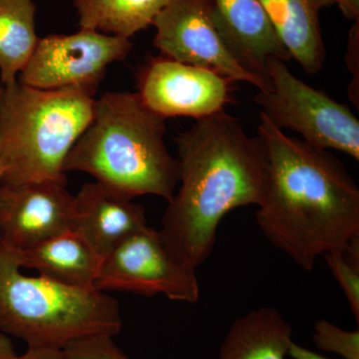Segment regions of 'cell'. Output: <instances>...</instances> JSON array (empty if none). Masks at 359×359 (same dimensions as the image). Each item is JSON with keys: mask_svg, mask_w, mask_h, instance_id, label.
<instances>
[{"mask_svg": "<svg viewBox=\"0 0 359 359\" xmlns=\"http://www.w3.org/2000/svg\"><path fill=\"white\" fill-rule=\"evenodd\" d=\"M346 295L356 323H359V238L344 250H335L325 256Z\"/></svg>", "mask_w": 359, "mask_h": 359, "instance_id": "obj_19", "label": "cell"}, {"mask_svg": "<svg viewBox=\"0 0 359 359\" xmlns=\"http://www.w3.org/2000/svg\"><path fill=\"white\" fill-rule=\"evenodd\" d=\"M289 355L294 359H330L320 353H314L311 349L306 348L299 346V344L292 342L290 347Z\"/></svg>", "mask_w": 359, "mask_h": 359, "instance_id": "obj_25", "label": "cell"}, {"mask_svg": "<svg viewBox=\"0 0 359 359\" xmlns=\"http://www.w3.org/2000/svg\"><path fill=\"white\" fill-rule=\"evenodd\" d=\"M97 89H39L18 80L4 85L0 184L66 179V157L91 121Z\"/></svg>", "mask_w": 359, "mask_h": 359, "instance_id": "obj_4", "label": "cell"}, {"mask_svg": "<svg viewBox=\"0 0 359 359\" xmlns=\"http://www.w3.org/2000/svg\"><path fill=\"white\" fill-rule=\"evenodd\" d=\"M111 335L94 334L73 340L62 348L65 359H130Z\"/></svg>", "mask_w": 359, "mask_h": 359, "instance_id": "obj_21", "label": "cell"}, {"mask_svg": "<svg viewBox=\"0 0 359 359\" xmlns=\"http://www.w3.org/2000/svg\"><path fill=\"white\" fill-rule=\"evenodd\" d=\"M33 0H0V83H13L37 42Z\"/></svg>", "mask_w": 359, "mask_h": 359, "instance_id": "obj_18", "label": "cell"}, {"mask_svg": "<svg viewBox=\"0 0 359 359\" xmlns=\"http://www.w3.org/2000/svg\"><path fill=\"white\" fill-rule=\"evenodd\" d=\"M13 250L0 245V332L27 346L63 348L94 334L115 337L123 321L117 301L98 290H83L20 271Z\"/></svg>", "mask_w": 359, "mask_h": 359, "instance_id": "obj_5", "label": "cell"}, {"mask_svg": "<svg viewBox=\"0 0 359 359\" xmlns=\"http://www.w3.org/2000/svg\"><path fill=\"white\" fill-rule=\"evenodd\" d=\"M74 198L72 231L102 257L148 226L142 205L100 182L85 184Z\"/></svg>", "mask_w": 359, "mask_h": 359, "instance_id": "obj_13", "label": "cell"}, {"mask_svg": "<svg viewBox=\"0 0 359 359\" xmlns=\"http://www.w3.org/2000/svg\"><path fill=\"white\" fill-rule=\"evenodd\" d=\"M153 25L154 45L163 56L218 73L230 81L247 82L259 91L261 80L238 65L217 28L212 0H170Z\"/></svg>", "mask_w": 359, "mask_h": 359, "instance_id": "obj_9", "label": "cell"}, {"mask_svg": "<svg viewBox=\"0 0 359 359\" xmlns=\"http://www.w3.org/2000/svg\"><path fill=\"white\" fill-rule=\"evenodd\" d=\"M231 82L214 71L162 55L139 73L138 94L164 119L187 116L197 120L224 111L231 100Z\"/></svg>", "mask_w": 359, "mask_h": 359, "instance_id": "obj_11", "label": "cell"}, {"mask_svg": "<svg viewBox=\"0 0 359 359\" xmlns=\"http://www.w3.org/2000/svg\"><path fill=\"white\" fill-rule=\"evenodd\" d=\"M266 76L269 90L257 92L255 102L278 128L297 132L316 147L359 160V121L348 106L295 77L282 59L269 61Z\"/></svg>", "mask_w": 359, "mask_h": 359, "instance_id": "obj_6", "label": "cell"}, {"mask_svg": "<svg viewBox=\"0 0 359 359\" xmlns=\"http://www.w3.org/2000/svg\"><path fill=\"white\" fill-rule=\"evenodd\" d=\"M276 36L308 74L320 72L325 47L318 13L311 0H259Z\"/></svg>", "mask_w": 359, "mask_h": 359, "instance_id": "obj_15", "label": "cell"}, {"mask_svg": "<svg viewBox=\"0 0 359 359\" xmlns=\"http://www.w3.org/2000/svg\"><path fill=\"white\" fill-rule=\"evenodd\" d=\"M13 252L21 269H35L39 276L53 282L83 290L95 289L103 261L73 231L49 238L32 249Z\"/></svg>", "mask_w": 359, "mask_h": 359, "instance_id": "obj_14", "label": "cell"}, {"mask_svg": "<svg viewBox=\"0 0 359 359\" xmlns=\"http://www.w3.org/2000/svg\"><path fill=\"white\" fill-rule=\"evenodd\" d=\"M313 341L321 351L339 354L344 359H359V332H346L327 320L316 321Z\"/></svg>", "mask_w": 359, "mask_h": 359, "instance_id": "obj_20", "label": "cell"}, {"mask_svg": "<svg viewBox=\"0 0 359 359\" xmlns=\"http://www.w3.org/2000/svg\"><path fill=\"white\" fill-rule=\"evenodd\" d=\"M165 134L164 118L149 109L138 93L107 92L96 99L91 121L71 148L63 170L92 175L130 199L154 195L169 202L180 168Z\"/></svg>", "mask_w": 359, "mask_h": 359, "instance_id": "obj_3", "label": "cell"}, {"mask_svg": "<svg viewBox=\"0 0 359 359\" xmlns=\"http://www.w3.org/2000/svg\"><path fill=\"white\" fill-rule=\"evenodd\" d=\"M175 141L181 186L168 202L159 231L175 256L197 269L211 255L224 217L261 204L268 157L262 139L224 111L196 120Z\"/></svg>", "mask_w": 359, "mask_h": 359, "instance_id": "obj_2", "label": "cell"}, {"mask_svg": "<svg viewBox=\"0 0 359 359\" xmlns=\"http://www.w3.org/2000/svg\"><path fill=\"white\" fill-rule=\"evenodd\" d=\"M292 342L290 323L276 309L263 306L233 323L219 359H285Z\"/></svg>", "mask_w": 359, "mask_h": 359, "instance_id": "obj_16", "label": "cell"}, {"mask_svg": "<svg viewBox=\"0 0 359 359\" xmlns=\"http://www.w3.org/2000/svg\"><path fill=\"white\" fill-rule=\"evenodd\" d=\"M132 48L129 39L84 28L48 35L39 39L18 81L39 89L98 87L108 66L124 60Z\"/></svg>", "mask_w": 359, "mask_h": 359, "instance_id": "obj_8", "label": "cell"}, {"mask_svg": "<svg viewBox=\"0 0 359 359\" xmlns=\"http://www.w3.org/2000/svg\"><path fill=\"white\" fill-rule=\"evenodd\" d=\"M20 359H65L62 348L49 346H27Z\"/></svg>", "mask_w": 359, "mask_h": 359, "instance_id": "obj_23", "label": "cell"}, {"mask_svg": "<svg viewBox=\"0 0 359 359\" xmlns=\"http://www.w3.org/2000/svg\"><path fill=\"white\" fill-rule=\"evenodd\" d=\"M0 359H20L14 349L13 340L2 332H0Z\"/></svg>", "mask_w": 359, "mask_h": 359, "instance_id": "obj_26", "label": "cell"}, {"mask_svg": "<svg viewBox=\"0 0 359 359\" xmlns=\"http://www.w3.org/2000/svg\"><path fill=\"white\" fill-rule=\"evenodd\" d=\"M170 0H73L80 28L129 39L153 25Z\"/></svg>", "mask_w": 359, "mask_h": 359, "instance_id": "obj_17", "label": "cell"}, {"mask_svg": "<svg viewBox=\"0 0 359 359\" xmlns=\"http://www.w3.org/2000/svg\"><path fill=\"white\" fill-rule=\"evenodd\" d=\"M222 39L238 65L269 89L266 66L271 59L290 60L259 0H212Z\"/></svg>", "mask_w": 359, "mask_h": 359, "instance_id": "obj_12", "label": "cell"}, {"mask_svg": "<svg viewBox=\"0 0 359 359\" xmlns=\"http://www.w3.org/2000/svg\"><path fill=\"white\" fill-rule=\"evenodd\" d=\"M268 157L257 226L276 249L311 271L316 259L359 238V189L325 149L290 137L259 112Z\"/></svg>", "mask_w": 359, "mask_h": 359, "instance_id": "obj_1", "label": "cell"}, {"mask_svg": "<svg viewBox=\"0 0 359 359\" xmlns=\"http://www.w3.org/2000/svg\"><path fill=\"white\" fill-rule=\"evenodd\" d=\"M359 21L351 28L349 33L348 47H347L346 65L349 71L353 73V81L348 89L349 96L356 106H358V57H359Z\"/></svg>", "mask_w": 359, "mask_h": 359, "instance_id": "obj_22", "label": "cell"}, {"mask_svg": "<svg viewBox=\"0 0 359 359\" xmlns=\"http://www.w3.org/2000/svg\"><path fill=\"white\" fill-rule=\"evenodd\" d=\"M335 4L347 20L359 21V0H335Z\"/></svg>", "mask_w": 359, "mask_h": 359, "instance_id": "obj_24", "label": "cell"}, {"mask_svg": "<svg viewBox=\"0 0 359 359\" xmlns=\"http://www.w3.org/2000/svg\"><path fill=\"white\" fill-rule=\"evenodd\" d=\"M1 92H2V85L0 83V96H1Z\"/></svg>", "mask_w": 359, "mask_h": 359, "instance_id": "obj_28", "label": "cell"}, {"mask_svg": "<svg viewBox=\"0 0 359 359\" xmlns=\"http://www.w3.org/2000/svg\"><path fill=\"white\" fill-rule=\"evenodd\" d=\"M74 196L67 179L0 186V245L22 252L72 231Z\"/></svg>", "mask_w": 359, "mask_h": 359, "instance_id": "obj_10", "label": "cell"}, {"mask_svg": "<svg viewBox=\"0 0 359 359\" xmlns=\"http://www.w3.org/2000/svg\"><path fill=\"white\" fill-rule=\"evenodd\" d=\"M196 271L175 256L159 231L148 226L103 257L95 289L163 294L171 301L196 304L200 297Z\"/></svg>", "mask_w": 359, "mask_h": 359, "instance_id": "obj_7", "label": "cell"}, {"mask_svg": "<svg viewBox=\"0 0 359 359\" xmlns=\"http://www.w3.org/2000/svg\"><path fill=\"white\" fill-rule=\"evenodd\" d=\"M311 1H313V6L316 7L318 11L335 4V0H311Z\"/></svg>", "mask_w": 359, "mask_h": 359, "instance_id": "obj_27", "label": "cell"}]
</instances>
